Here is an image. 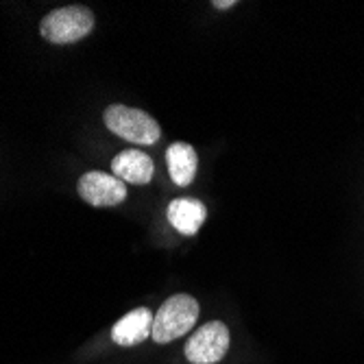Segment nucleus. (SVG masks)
<instances>
[{
	"mask_svg": "<svg viewBox=\"0 0 364 364\" xmlns=\"http://www.w3.org/2000/svg\"><path fill=\"white\" fill-rule=\"evenodd\" d=\"M94 31V14L87 7L70 5L46 14L40 22V36L50 44H75Z\"/></svg>",
	"mask_w": 364,
	"mask_h": 364,
	"instance_id": "nucleus-2",
	"label": "nucleus"
},
{
	"mask_svg": "<svg viewBox=\"0 0 364 364\" xmlns=\"http://www.w3.org/2000/svg\"><path fill=\"white\" fill-rule=\"evenodd\" d=\"M198 301L190 294H173L171 299L161 304L153 318V341L159 345H168L177 338H183L190 334V329L194 327L198 318Z\"/></svg>",
	"mask_w": 364,
	"mask_h": 364,
	"instance_id": "nucleus-1",
	"label": "nucleus"
},
{
	"mask_svg": "<svg viewBox=\"0 0 364 364\" xmlns=\"http://www.w3.org/2000/svg\"><path fill=\"white\" fill-rule=\"evenodd\" d=\"M166 164H168V175L179 186L186 188L194 181L196 168H198V157L194 146L186 142H173L166 149Z\"/></svg>",
	"mask_w": 364,
	"mask_h": 364,
	"instance_id": "nucleus-9",
	"label": "nucleus"
},
{
	"mask_svg": "<svg viewBox=\"0 0 364 364\" xmlns=\"http://www.w3.org/2000/svg\"><path fill=\"white\" fill-rule=\"evenodd\" d=\"M112 173L124 183L146 186L153 179L155 166H153V159L144 151L127 149L112 159Z\"/></svg>",
	"mask_w": 364,
	"mask_h": 364,
	"instance_id": "nucleus-7",
	"label": "nucleus"
},
{
	"mask_svg": "<svg viewBox=\"0 0 364 364\" xmlns=\"http://www.w3.org/2000/svg\"><path fill=\"white\" fill-rule=\"evenodd\" d=\"M77 192L85 203L94 208H114L127 198V183L114 175L90 171L79 179Z\"/></svg>",
	"mask_w": 364,
	"mask_h": 364,
	"instance_id": "nucleus-5",
	"label": "nucleus"
},
{
	"mask_svg": "<svg viewBox=\"0 0 364 364\" xmlns=\"http://www.w3.org/2000/svg\"><path fill=\"white\" fill-rule=\"evenodd\" d=\"M229 351V327L223 321L201 325L186 343V358L190 364H214Z\"/></svg>",
	"mask_w": 364,
	"mask_h": 364,
	"instance_id": "nucleus-4",
	"label": "nucleus"
},
{
	"mask_svg": "<svg viewBox=\"0 0 364 364\" xmlns=\"http://www.w3.org/2000/svg\"><path fill=\"white\" fill-rule=\"evenodd\" d=\"M212 7H216V9H231V7H236V0H214Z\"/></svg>",
	"mask_w": 364,
	"mask_h": 364,
	"instance_id": "nucleus-10",
	"label": "nucleus"
},
{
	"mask_svg": "<svg viewBox=\"0 0 364 364\" xmlns=\"http://www.w3.org/2000/svg\"><path fill=\"white\" fill-rule=\"evenodd\" d=\"M153 312L149 308H136L127 312L112 327V341L120 347H136L153 334Z\"/></svg>",
	"mask_w": 364,
	"mask_h": 364,
	"instance_id": "nucleus-6",
	"label": "nucleus"
},
{
	"mask_svg": "<svg viewBox=\"0 0 364 364\" xmlns=\"http://www.w3.org/2000/svg\"><path fill=\"white\" fill-rule=\"evenodd\" d=\"M208 218V208L198 198H175L168 205V223L183 236H194Z\"/></svg>",
	"mask_w": 364,
	"mask_h": 364,
	"instance_id": "nucleus-8",
	"label": "nucleus"
},
{
	"mask_svg": "<svg viewBox=\"0 0 364 364\" xmlns=\"http://www.w3.org/2000/svg\"><path fill=\"white\" fill-rule=\"evenodd\" d=\"M105 127L114 136L140 146H151L159 142L161 129L155 118H151L142 109H134L127 105H109L103 114Z\"/></svg>",
	"mask_w": 364,
	"mask_h": 364,
	"instance_id": "nucleus-3",
	"label": "nucleus"
}]
</instances>
